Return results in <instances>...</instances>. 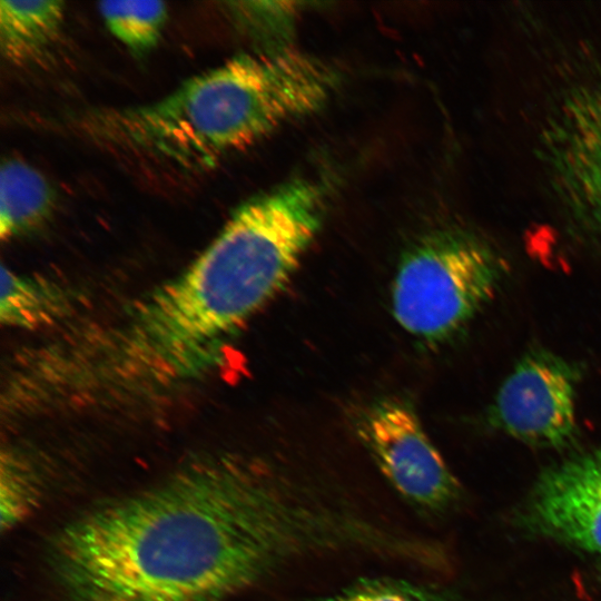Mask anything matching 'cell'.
<instances>
[{"instance_id":"277c9868","label":"cell","mask_w":601,"mask_h":601,"mask_svg":"<svg viewBox=\"0 0 601 601\" xmlns=\"http://www.w3.org/2000/svg\"><path fill=\"white\" fill-rule=\"evenodd\" d=\"M580 371L545 348L528 351L500 386L490 424L528 445L563 449L575 439Z\"/></svg>"},{"instance_id":"ba28073f","label":"cell","mask_w":601,"mask_h":601,"mask_svg":"<svg viewBox=\"0 0 601 601\" xmlns=\"http://www.w3.org/2000/svg\"><path fill=\"white\" fill-rule=\"evenodd\" d=\"M47 179L20 159L2 161L0 170V237L2 240L42 224L55 204Z\"/></svg>"},{"instance_id":"5b68a950","label":"cell","mask_w":601,"mask_h":601,"mask_svg":"<svg viewBox=\"0 0 601 601\" xmlns=\"http://www.w3.org/2000/svg\"><path fill=\"white\" fill-rule=\"evenodd\" d=\"M358 435L392 487L427 513L452 508L461 484L406 403L384 400L358 424Z\"/></svg>"},{"instance_id":"52a82bcc","label":"cell","mask_w":601,"mask_h":601,"mask_svg":"<svg viewBox=\"0 0 601 601\" xmlns=\"http://www.w3.org/2000/svg\"><path fill=\"white\" fill-rule=\"evenodd\" d=\"M520 518L531 533L601 555V450L545 470Z\"/></svg>"},{"instance_id":"7a4b0ae2","label":"cell","mask_w":601,"mask_h":601,"mask_svg":"<svg viewBox=\"0 0 601 601\" xmlns=\"http://www.w3.org/2000/svg\"><path fill=\"white\" fill-rule=\"evenodd\" d=\"M337 71L283 49L239 55L140 107L91 117L89 130L122 156L178 174H196L321 109Z\"/></svg>"},{"instance_id":"8fae6325","label":"cell","mask_w":601,"mask_h":601,"mask_svg":"<svg viewBox=\"0 0 601 601\" xmlns=\"http://www.w3.org/2000/svg\"><path fill=\"white\" fill-rule=\"evenodd\" d=\"M99 12L109 31L135 53L157 45L168 14L162 1H102Z\"/></svg>"},{"instance_id":"6da1fadb","label":"cell","mask_w":601,"mask_h":601,"mask_svg":"<svg viewBox=\"0 0 601 601\" xmlns=\"http://www.w3.org/2000/svg\"><path fill=\"white\" fill-rule=\"evenodd\" d=\"M380 541L338 492L224 456L73 520L52 562L69 601H230L295 561Z\"/></svg>"},{"instance_id":"4fadbf2b","label":"cell","mask_w":601,"mask_h":601,"mask_svg":"<svg viewBox=\"0 0 601 601\" xmlns=\"http://www.w3.org/2000/svg\"><path fill=\"white\" fill-rule=\"evenodd\" d=\"M35 495L28 473L12 456L2 460L1 516L2 526L13 525L27 511Z\"/></svg>"},{"instance_id":"7c38bea8","label":"cell","mask_w":601,"mask_h":601,"mask_svg":"<svg viewBox=\"0 0 601 601\" xmlns=\"http://www.w3.org/2000/svg\"><path fill=\"white\" fill-rule=\"evenodd\" d=\"M307 601H457L450 591L393 577L365 578Z\"/></svg>"},{"instance_id":"9c48e42d","label":"cell","mask_w":601,"mask_h":601,"mask_svg":"<svg viewBox=\"0 0 601 601\" xmlns=\"http://www.w3.org/2000/svg\"><path fill=\"white\" fill-rule=\"evenodd\" d=\"M68 309L57 285L1 267L0 321L11 327L33 329L53 323Z\"/></svg>"},{"instance_id":"8992f818","label":"cell","mask_w":601,"mask_h":601,"mask_svg":"<svg viewBox=\"0 0 601 601\" xmlns=\"http://www.w3.org/2000/svg\"><path fill=\"white\" fill-rule=\"evenodd\" d=\"M543 158L571 217L601 236V77L563 97L543 132Z\"/></svg>"},{"instance_id":"3957f363","label":"cell","mask_w":601,"mask_h":601,"mask_svg":"<svg viewBox=\"0 0 601 601\" xmlns=\"http://www.w3.org/2000/svg\"><path fill=\"white\" fill-rule=\"evenodd\" d=\"M505 267L497 252L475 234H427L401 259L392 289L394 317L418 341L444 344L494 297Z\"/></svg>"},{"instance_id":"30bf717a","label":"cell","mask_w":601,"mask_h":601,"mask_svg":"<svg viewBox=\"0 0 601 601\" xmlns=\"http://www.w3.org/2000/svg\"><path fill=\"white\" fill-rule=\"evenodd\" d=\"M57 0L0 1V40L10 59L35 55L57 36L63 20Z\"/></svg>"}]
</instances>
